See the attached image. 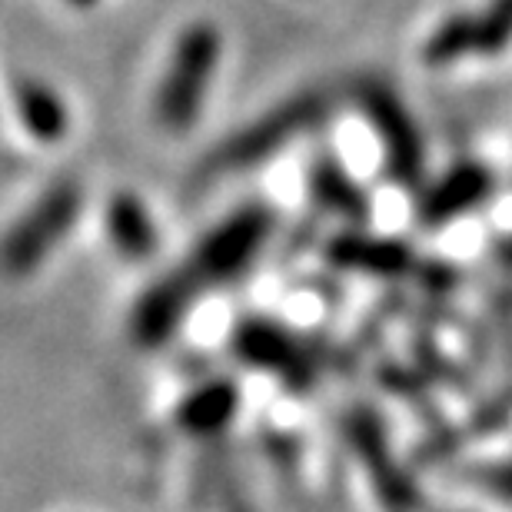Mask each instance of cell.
<instances>
[{"label": "cell", "instance_id": "cell-1", "mask_svg": "<svg viewBox=\"0 0 512 512\" xmlns=\"http://www.w3.org/2000/svg\"><path fill=\"white\" fill-rule=\"evenodd\" d=\"M223 40L213 24H190L170 54V67L153 97V117L167 133H183L197 124L207 87L220 67Z\"/></svg>", "mask_w": 512, "mask_h": 512}, {"label": "cell", "instance_id": "cell-2", "mask_svg": "<svg viewBox=\"0 0 512 512\" xmlns=\"http://www.w3.org/2000/svg\"><path fill=\"white\" fill-rule=\"evenodd\" d=\"M80 203H84V190L77 180H57L40 193L34 207L0 240V273L7 280H24L27 273H34L74 230Z\"/></svg>", "mask_w": 512, "mask_h": 512}, {"label": "cell", "instance_id": "cell-3", "mask_svg": "<svg viewBox=\"0 0 512 512\" xmlns=\"http://www.w3.org/2000/svg\"><path fill=\"white\" fill-rule=\"evenodd\" d=\"M326 114H330V100L323 94H303L286 100V104L270 110L247 130L233 133L220 150H213V157L207 160V173L227 177V173L250 170L256 163L276 157L293 137H303L306 130L323 124Z\"/></svg>", "mask_w": 512, "mask_h": 512}, {"label": "cell", "instance_id": "cell-4", "mask_svg": "<svg viewBox=\"0 0 512 512\" xmlns=\"http://www.w3.org/2000/svg\"><path fill=\"white\" fill-rule=\"evenodd\" d=\"M270 230H273L270 210L256 207V203L253 207H243L237 213H230L217 230H210L200 240V247L183 263V270L200 283V290L227 283L253 263V256L260 253Z\"/></svg>", "mask_w": 512, "mask_h": 512}, {"label": "cell", "instance_id": "cell-5", "mask_svg": "<svg viewBox=\"0 0 512 512\" xmlns=\"http://www.w3.org/2000/svg\"><path fill=\"white\" fill-rule=\"evenodd\" d=\"M233 350L240 360H247L256 370L276 373L286 386L306 389L316 376L313 356L303 350V343L293 333H286L280 323L247 320L233 333Z\"/></svg>", "mask_w": 512, "mask_h": 512}, {"label": "cell", "instance_id": "cell-6", "mask_svg": "<svg viewBox=\"0 0 512 512\" xmlns=\"http://www.w3.org/2000/svg\"><path fill=\"white\" fill-rule=\"evenodd\" d=\"M200 293H203L200 283L193 280L183 266L173 270L167 280L150 286V290L143 293V300L137 303V310H133V320H130L133 340L140 346L167 343L170 336L177 333V326L183 323V316L193 310V303H197Z\"/></svg>", "mask_w": 512, "mask_h": 512}, {"label": "cell", "instance_id": "cell-7", "mask_svg": "<svg viewBox=\"0 0 512 512\" xmlns=\"http://www.w3.org/2000/svg\"><path fill=\"white\" fill-rule=\"evenodd\" d=\"M360 104L370 117V124L386 143V160L399 180H413L419 173V147H416V133L409 127V120L403 114V107L386 94L383 87H366Z\"/></svg>", "mask_w": 512, "mask_h": 512}, {"label": "cell", "instance_id": "cell-8", "mask_svg": "<svg viewBox=\"0 0 512 512\" xmlns=\"http://www.w3.org/2000/svg\"><path fill=\"white\" fill-rule=\"evenodd\" d=\"M104 227H107L110 243H114V250L124 256V260L143 263L157 253V230H153L147 207H143L133 193H117V197L107 203Z\"/></svg>", "mask_w": 512, "mask_h": 512}, {"label": "cell", "instance_id": "cell-9", "mask_svg": "<svg viewBox=\"0 0 512 512\" xmlns=\"http://www.w3.org/2000/svg\"><path fill=\"white\" fill-rule=\"evenodd\" d=\"M240 389L230 380H213L207 386L193 389L180 403V426L193 436H213L237 416Z\"/></svg>", "mask_w": 512, "mask_h": 512}, {"label": "cell", "instance_id": "cell-10", "mask_svg": "<svg viewBox=\"0 0 512 512\" xmlns=\"http://www.w3.org/2000/svg\"><path fill=\"white\" fill-rule=\"evenodd\" d=\"M14 107L17 117L37 140L54 143L67 133V107L54 90L37 84V80H17L14 84Z\"/></svg>", "mask_w": 512, "mask_h": 512}, {"label": "cell", "instance_id": "cell-11", "mask_svg": "<svg viewBox=\"0 0 512 512\" xmlns=\"http://www.w3.org/2000/svg\"><path fill=\"white\" fill-rule=\"evenodd\" d=\"M330 260L343 270H363V273H399L406 266V247H396V243L386 240H370V237H336L330 243Z\"/></svg>", "mask_w": 512, "mask_h": 512}, {"label": "cell", "instance_id": "cell-12", "mask_svg": "<svg viewBox=\"0 0 512 512\" xmlns=\"http://www.w3.org/2000/svg\"><path fill=\"white\" fill-rule=\"evenodd\" d=\"M346 436L353 439L356 453L363 456L366 469L376 476V483H380V493L386 496V503L389 506L406 503V489H399V479H393V473H389V453H386L380 423H376L370 413H353V419L346 423Z\"/></svg>", "mask_w": 512, "mask_h": 512}, {"label": "cell", "instance_id": "cell-13", "mask_svg": "<svg viewBox=\"0 0 512 512\" xmlns=\"http://www.w3.org/2000/svg\"><path fill=\"white\" fill-rule=\"evenodd\" d=\"M310 187H313V197L320 200L326 210L340 213V217H350V220L366 217L363 190L356 187V183L350 180V173H346L336 160L323 157V160L313 163Z\"/></svg>", "mask_w": 512, "mask_h": 512}, {"label": "cell", "instance_id": "cell-14", "mask_svg": "<svg viewBox=\"0 0 512 512\" xmlns=\"http://www.w3.org/2000/svg\"><path fill=\"white\" fill-rule=\"evenodd\" d=\"M74 4H84L87 7V4H94V0H74Z\"/></svg>", "mask_w": 512, "mask_h": 512}]
</instances>
